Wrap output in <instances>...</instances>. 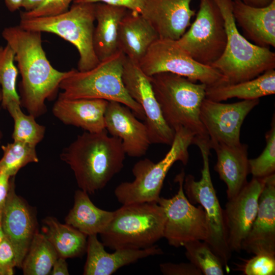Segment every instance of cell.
<instances>
[{"instance_id":"obj_1","label":"cell","mask_w":275,"mask_h":275,"mask_svg":"<svg viewBox=\"0 0 275 275\" xmlns=\"http://www.w3.org/2000/svg\"><path fill=\"white\" fill-rule=\"evenodd\" d=\"M2 34L14 52L21 74V105L38 117L46 111L45 101L55 95L71 70L60 71L51 65L42 47L41 32L17 25L5 28Z\"/></svg>"},{"instance_id":"obj_2","label":"cell","mask_w":275,"mask_h":275,"mask_svg":"<svg viewBox=\"0 0 275 275\" xmlns=\"http://www.w3.org/2000/svg\"><path fill=\"white\" fill-rule=\"evenodd\" d=\"M122 141L106 129L85 131L64 149L61 158L72 170L79 188L88 194L104 188L124 166Z\"/></svg>"},{"instance_id":"obj_3","label":"cell","mask_w":275,"mask_h":275,"mask_svg":"<svg viewBox=\"0 0 275 275\" xmlns=\"http://www.w3.org/2000/svg\"><path fill=\"white\" fill-rule=\"evenodd\" d=\"M149 77L168 125L174 130L178 127L189 130L195 135L194 140L209 141L200 118L207 86L169 72L157 73Z\"/></svg>"},{"instance_id":"obj_4","label":"cell","mask_w":275,"mask_h":275,"mask_svg":"<svg viewBox=\"0 0 275 275\" xmlns=\"http://www.w3.org/2000/svg\"><path fill=\"white\" fill-rule=\"evenodd\" d=\"M126 56L119 50L99 62L93 68L85 71L71 70L61 82L63 90L59 96L67 99H98L117 101L130 108L143 120L145 115L142 106L128 94L122 80Z\"/></svg>"},{"instance_id":"obj_5","label":"cell","mask_w":275,"mask_h":275,"mask_svg":"<svg viewBox=\"0 0 275 275\" xmlns=\"http://www.w3.org/2000/svg\"><path fill=\"white\" fill-rule=\"evenodd\" d=\"M165 221L163 209L157 202L122 205L100 234L102 243L114 250L151 247L163 237Z\"/></svg>"},{"instance_id":"obj_6","label":"cell","mask_w":275,"mask_h":275,"mask_svg":"<svg viewBox=\"0 0 275 275\" xmlns=\"http://www.w3.org/2000/svg\"><path fill=\"white\" fill-rule=\"evenodd\" d=\"M213 1L224 20L227 43L221 57L211 66L225 76L227 84L250 80L274 69V52L253 44L239 32L232 13V0Z\"/></svg>"},{"instance_id":"obj_7","label":"cell","mask_w":275,"mask_h":275,"mask_svg":"<svg viewBox=\"0 0 275 275\" xmlns=\"http://www.w3.org/2000/svg\"><path fill=\"white\" fill-rule=\"evenodd\" d=\"M171 148L165 156L155 163L148 158L141 159L133 166L134 179L119 184L114 190L117 201L122 205L143 202H157L167 174L177 161L186 165L188 161V148L193 144L195 135L189 130L175 129Z\"/></svg>"},{"instance_id":"obj_8","label":"cell","mask_w":275,"mask_h":275,"mask_svg":"<svg viewBox=\"0 0 275 275\" xmlns=\"http://www.w3.org/2000/svg\"><path fill=\"white\" fill-rule=\"evenodd\" d=\"M95 3H73L62 13L20 17L19 26L29 31L52 33L73 44L79 53L78 70L85 71L99 63L94 49Z\"/></svg>"},{"instance_id":"obj_9","label":"cell","mask_w":275,"mask_h":275,"mask_svg":"<svg viewBox=\"0 0 275 275\" xmlns=\"http://www.w3.org/2000/svg\"><path fill=\"white\" fill-rule=\"evenodd\" d=\"M194 144L199 147L202 157L201 178L196 181L191 175L185 176L183 188L188 200L193 203L200 204L206 212L210 230V236L206 242L219 257L228 273L230 271L228 264L232 251L227 242L224 209L221 206L211 180L209 141L196 140Z\"/></svg>"},{"instance_id":"obj_10","label":"cell","mask_w":275,"mask_h":275,"mask_svg":"<svg viewBox=\"0 0 275 275\" xmlns=\"http://www.w3.org/2000/svg\"><path fill=\"white\" fill-rule=\"evenodd\" d=\"M189 26L176 40L177 44L194 60L211 66L221 57L227 43L224 20L213 0H200L196 18Z\"/></svg>"},{"instance_id":"obj_11","label":"cell","mask_w":275,"mask_h":275,"mask_svg":"<svg viewBox=\"0 0 275 275\" xmlns=\"http://www.w3.org/2000/svg\"><path fill=\"white\" fill-rule=\"evenodd\" d=\"M148 76L169 72L186 77L207 87L227 84L225 76L213 67L194 60L176 40L158 39L150 46L139 62Z\"/></svg>"},{"instance_id":"obj_12","label":"cell","mask_w":275,"mask_h":275,"mask_svg":"<svg viewBox=\"0 0 275 275\" xmlns=\"http://www.w3.org/2000/svg\"><path fill=\"white\" fill-rule=\"evenodd\" d=\"M184 170L176 176L179 188L171 198L160 197L157 203L163 208L166 221L163 237L174 247L183 246L186 242L201 240L207 242L210 236L206 212L200 205L195 206L187 198L183 188Z\"/></svg>"},{"instance_id":"obj_13","label":"cell","mask_w":275,"mask_h":275,"mask_svg":"<svg viewBox=\"0 0 275 275\" xmlns=\"http://www.w3.org/2000/svg\"><path fill=\"white\" fill-rule=\"evenodd\" d=\"M122 77L128 94L142 106L144 112L145 124L151 144L171 145L175 131L163 117L149 76L142 70L138 62L126 57Z\"/></svg>"},{"instance_id":"obj_14","label":"cell","mask_w":275,"mask_h":275,"mask_svg":"<svg viewBox=\"0 0 275 275\" xmlns=\"http://www.w3.org/2000/svg\"><path fill=\"white\" fill-rule=\"evenodd\" d=\"M259 102L257 99L224 103L205 98L201 106L200 118L209 138L210 145L223 144L233 146L241 143L242 124Z\"/></svg>"},{"instance_id":"obj_15","label":"cell","mask_w":275,"mask_h":275,"mask_svg":"<svg viewBox=\"0 0 275 275\" xmlns=\"http://www.w3.org/2000/svg\"><path fill=\"white\" fill-rule=\"evenodd\" d=\"M265 179L253 177L224 209L227 242L230 250L239 252L256 218Z\"/></svg>"},{"instance_id":"obj_16","label":"cell","mask_w":275,"mask_h":275,"mask_svg":"<svg viewBox=\"0 0 275 275\" xmlns=\"http://www.w3.org/2000/svg\"><path fill=\"white\" fill-rule=\"evenodd\" d=\"M2 226L5 236L15 252L17 267L21 268L31 241L38 231L34 213L15 192V176L10 178L8 197L2 213Z\"/></svg>"},{"instance_id":"obj_17","label":"cell","mask_w":275,"mask_h":275,"mask_svg":"<svg viewBox=\"0 0 275 275\" xmlns=\"http://www.w3.org/2000/svg\"><path fill=\"white\" fill-rule=\"evenodd\" d=\"M105 129L119 138L126 155L132 157L145 155L151 144L147 128L132 111L117 101H108L105 115Z\"/></svg>"},{"instance_id":"obj_18","label":"cell","mask_w":275,"mask_h":275,"mask_svg":"<svg viewBox=\"0 0 275 275\" xmlns=\"http://www.w3.org/2000/svg\"><path fill=\"white\" fill-rule=\"evenodd\" d=\"M256 218L241 250L254 255L275 256V175L266 177Z\"/></svg>"},{"instance_id":"obj_19","label":"cell","mask_w":275,"mask_h":275,"mask_svg":"<svg viewBox=\"0 0 275 275\" xmlns=\"http://www.w3.org/2000/svg\"><path fill=\"white\" fill-rule=\"evenodd\" d=\"M193 0H147L142 15L151 24L159 39L178 40L190 24L196 11Z\"/></svg>"},{"instance_id":"obj_20","label":"cell","mask_w":275,"mask_h":275,"mask_svg":"<svg viewBox=\"0 0 275 275\" xmlns=\"http://www.w3.org/2000/svg\"><path fill=\"white\" fill-rule=\"evenodd\" d=\"M109 253L97 238V235L88 236L87 257L85 275H111L121 267L149 256L160 255L162 250L157 245L143 249H117Z\"/></svg>"},{"instance_id":"obj_21","label":"cell","mask_w":275,"mask_h":275,"mask_svg":"<svg viewBox=\"0 0 275 275\" xmlns=\"http://www.w3.org/2000/svg\"><path fill=\"white\" fill-rule=\"evenodd\" d=\"M232 13L246 39L259 47H275V0L262 7L232 0Z\"/></svg>"},{"instance_id":"obj_22","label":"cell","mask_w":275,"mask_h":275,"mask_svg":"<svg viewBox=\"0 0 275 275\" xmlns=\"http://www.w3.org/2000/svg\"><path fill=\"white\" fill-rule=\"evenodd\" d=\"M108 101L98 99H67L59 97L53 114L67 125L80 127L89 132L105 129L104 115Z\"/></svg>"},{"instance_id":"obj_23","label":"cell","mask_w":275,"mask_h":275,"mask_svg":"<svg viewBox=\"0 0 275 275\" xmlns=\"http://www.w3.org/2000/svg\"><path fill=\"white\" fill-rule=\"evenodd\" d=\"M217 156L215 171L227 185L228 199L236 196L248 183L250 173L248 146L241 143L230 146L223 144L210 145Z\"/></svg>"},{"instance_id":"obj_24","label":"cell","mask_w":275,"mask_h":275,"mask_svg":"<svg viewBox=\"0 0 275 275\" xmlns=\"http://www.w3.org/2000/svg\"><path fill=\"white\" fill-rule=\"evenodd\" d=\"M158 38L151 24L141 14L128 10L120 23L118 49L130 60L139 63Z\"/></svg>"},{"instance_id":"obj_25","label":"cell","mask_w":275,"mask_h":275,"mask_svg":"<svg viewBox=\"0 0 275 275\" xmlns=\"http://www.w3.org/2000/svg\"><path fill=\"white\" fill-rule=\"evenodd\" d=\"M128 10L102 3H95V16L97 25L93 35V45L99 62L119 51L118 37L121 21Z\"/></svg>"},{"instance_id":"obj_26","label":"cell","mask_w":275,"mask_h":275,"mask_svg":"<svg viewBox=\"0 0 275 275\" xmlns=\"http://www.w3.org/2000/svg\"><path fill=\"white\" fill-rule=\"evenodd\" d=\"M275 93V70H268L257 77L236 84L207 87L206 98L221 102L233 98L254 100Z\"/></svg>"},{"instance_id":"obj_27","label":"cell","mask_w":275,"mask_h":275,"mask_svg":"<svg viewBox=\"0 0 275 275\" xmlns=\"http://www.w3.org/2000/svg\"><path fill=\"white\" fill-rule=\"evenodd\" d=\"M114 214V211L96 207L88 194L80 189L75 192L74 205L66 216L65 222L88 236L102 233Z\"/></svg>"},{"instance_id":"obj_28","label":"cell","mask_w":275,"mask_h":275,"mask_svg":"<svg viewBox=\"0 0 275 275\" xmlns=\"http://www.w3.org/2000/svg\"><path fill=\"white\" fill-rule=\"evenodd\" d=\"M43 222L44 235L59 257L65 259L77 257L86 252L87 235L70 225L61 223L52 216L46 217Z\"/></svg>"},{"instance_id":"obj_29","label":"cell","mask_w":275,"mask_h":275,"mask_svg":"<svg viewBox=\"0 0 275 275\" xmlns=\"http://www.w3.org/2000/svg\"><path fill=\"white\" fill-rule=\"evenodd\" d=\"M59 255L45 235L35 234L23 260L21 268L24 275L50 274Z\"/></svg>"},{"instance_id":"obj_30","label":"cell","mask_w":275,"mask_h":275,"mask_svg":"<svg viewBox=\"0 0 275 275\" xmlns=\"http://www.w3.org/2000/svg\"><path fill=\"white\" fill-rule=\"evenodd\" d=\"M20 103H13L6 108L14 121L13 141L28 143L36 146L43 139L45 128L39 124L32 115H25Z\"/></svg>"},{"instance_id":"obj_31","label":"cell","mask_w":275,"mask_h":275,"mask_svg":"<svg viewBox=\"0 0 275 275\" xmlns=\"http://www.w3.org/2000/svg\"><path fill=\"white\" fill-rule=\"evenodd\" d=\"M15 54L8 45L0 47V85L2 87V106L6 109L12 103H20L16 87L18 71L15 66Z\"/></svg>"},{"instance_id":"obj_32","label":"cell","mask_w":275,"mask_h":275,"mask_svg":"<svg viewBox=\"0 0 275 275\" xmlns=\"http://www.w3.org/2000/svg\"><path fill=\"white\" fill-rule=\"evenodd\" d=\"M185 255L190 263L204 275H223L225 269L219 257L205 241L195 240L183 245Z\"/></svg>"},{"instance_id":"obj_33","label":"cell","mask_w":275,"mask_h":275,"mask_svg":"<svg viewBox=\"0 0 275 275\" xmlns=\"http://www.w3.org/2000/svg\"><path fill=\"white\" fill-rule=\"evenodd\" d=\"M1 148L4 154L0 159V171L11 177L15 176L21 168L28 163L39 161L36 146L28 143L13 141Z\"/></svg>"},{"instance_id":"obj_34","label":"cell","mask_w":275,"mask_h":275,"mask_svg":"<svg viewBox=\"0 0 275 275\" xmlns=\"http://www.w3.org/2000/svg\"><path fill=\"white\" fill-rule=\"evenodd\" d=\"M266 146L257 157L249 159L250 173L253 177L263 178L275 172V120L273 116L271 128L265 134Z\"/></svg>"},{"instance_id":"obj_35","label":"cell","mask_w":275,"mask_h":275,"mask_svg":"<svg viewBox=\"0 0 275 275\" xmlns=\"http://www.w3.org/2000/svg\"><path fill=\"white\" fill-rule=\"evenodd\" d=\"M248 260L243 267L246 275H274L275 274V256L259 254Z\"/></svg>"},{"instance_id":"obj_36","label":"cell","mask_w":275,"mask_h":275,"mask_svg":"<svg viewBox=\"0 0 275 275\" xmlns=\"http://www.w3.org/2000/svg\"><path fill=\"white\" fill-rule=\"evenodd\" d=\"M74 0H44L36 9L22 12L20 17L32 18L58 15L67 11Z\"/></svg>"},{"instance_id":"obj_37","label":"cell","mask_w":275,"mask_h":275,"mask_svg":"<svg viewBox=\"0 0 275 275\" xmlns=\"http://www.w3.org/2000/svg\"><path fill=\"white\" fill-rule=\"evenodd\" d=\"M15 267H17L15 252L5 236L0 243V275L13 274Z\"/></svg>"},{"instance_id":"obj_38","label":"cell","mask_w":275,"mask_h":275,"mask_svg":"<svg viewBox=\"0 0 275 275\" xmlns=\"http://www.w3.org/2000/svg\"><path fill=\"white\" fill-rule=\"evenodd\" d=\"M160 269L165 275H202L201 271L190 263H163L160 264Z\"/></svg>"},{"instance_id":"obj_39","label":"cell","mask_w":275,"mask_h":275,"mask_svg":"<svg viewBox=\"0 0 275 275\" xmlns=\"http://www.w3.org/2000/svg\"><path fill=\"white\" fill-rule=\"evenodd\" d=\"M147 0H74L73 3H97L123 7L128 10L142 14Z\"/></svg>"},{"instance_id":"obj_40","label":"cell","mask_w":275,"mask_h":275,"mask_svg":"<svg viewBox=\"0 0 275 275\" xmlns=\"http://www.w3.org/2000/svg\"><path fill=\"white\" fill-rule=\"evenodd\" d=\"M11 176L0 171V213L2 214L8 197Z\"/></svg>"},{"instance_id":"obj_41","label":"cell","mask_w":275,"mask_h":275,"mask_svg":"<svg viewBox=\"0 0 275 275\" xmlns=\"http://www.w3.org/2000/svg\"><path fill=\"white\" fill-rule=\"evenodd\" d=\"M50 274L51 275L69 274L65 258L58 257L53 265Z\"/></svg>"},{"instance_id":"obj_42","label":"cell","mask_w":275,"mask_h":275,"mask_svg":"<svg viewBox=\"0 0 275 275\" xmlns=\"http://www.w3.org/2000/svg\"><path fill=\"white\" fill-rule=\"evenodd\" d=\"M44 0H24L22 5L25 12L32 11L40 6Z\"/></svg>"},{"instance_id":"obj_43","label":"cell","mask_w":275,"mask_h":275,"mask_svg":"<svg viewBox=\"0 0 275 275\" xmlns=\"http://www.w3.org/2000/svg\"><path fill=\"white\" fill-rule=\"evenodd\" d=\"M5 5L11 12H14L22 7L24 0H4Z\"/></svg>"},{"instance_id":"obj_44","label":"cell","mask_w":275,"mask_h":275,"mask_svg":"<svg viewBox=\"0 0 275 275\" xmlns=\"http://www.w3.org/2000/svg\"><path fill=\"white\" fill-rule=\"evenodd\" d=\"M244 4L254 7H262L268 5L273 0H240Z\"/></svg>"},{"instance_id":"obj_45","label":"cell","mask_w":275,"mask_h":275,"mask_svg":"<svg viewBox=\"0 0 275 275\" xmlns=\"http://www.w3.org/2000/svg\"><path fill=\"white\" fill-rule=\"evenodd\" d=\"M4 237L5 235L2 226V214L0 213V243L2 242Z\"/></svg>"},{"instance_id":"obj_46","label":"cell","mask_w":275,"mask_h":275,"mask_svg":"<svg viewBox=\"0 0 275 275\" xmlns=\"http://www.w3.org/2000/svg\"><path fill=\"white\" fill-rule=\"evenodd\" d=\"M2 90L0 89V101H2ZM2 138V133L0 130V144H1V140Z\"/></svg>"}]
</instances>
